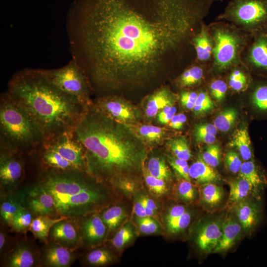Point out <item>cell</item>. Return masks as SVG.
<instances>
[{"instance_id": "cell-1", "label": "cell", "mask_w": 267, "mask_h": 267, "mask_svg": "<svg viewBox=\"0 0 267 267\" xmlns=\"http://www.w3.org/2000/svg\"><path fill=\"white\" fill-rule=\"evenodd\" d=\"M214 0H75L66 22L72 58L103 95L182 71Z\"/></svg>"}, {"instance_id": "cell-2", "label": "cell", "mask_w": 267, "mask_h": 267, "mask_svg": "<svg viewBox=\"0 0 267 267\" xmlns=\"http://www.w3.org/2000/svg\"><path fill=\"white\" fill-rule=\"evenodd\" d=\"M75 134L85 149L86 172L96 180L118 188L127 181L141 183L148 152L131 125L111 118L92 102Z\"/></svg>"}, {"instance_id": "cell-3", "label": "cell", "mask_w": 267, "mask_h": 267, "mask_svg": "<svg viewBox=\"0 0 267 267\" xmlns=\"http://www.w3.org/2000/svg\"><path fill=\"white\" fill-rule=\"evenodd\" d=\"M7 92L30 116L44 140L74 131L89 105L56 87L41 69L15 73Z\"/></svg>"}, {"instance_id": "cell-4", "label": "cell", "mask_w": 267, "mask_h": 267, "mask_svg": "<svg viewBox=\"0 0 267 267\" xmlns=\"http://www.w3.org/2000/svg\"><path fill=\"white\" fill-rule=\"evenodd\" d=\"M81 171H52L40 183L55 200L56 211L68 217L94 212L105 206L110 193L92 182Z\"/></svg>"}, {"instance_id": "cell-5", "label": "cell", "mask_w": 267, "mask_h": 267, "mask_svg": "<svg viewBox=\"0 0 267 267\" xmlns=\"http://www.w3.org/2000/svg\"><path fill=\"white\" fill-rule=\"evenodd\" d=\"M0 148L18 153L39 149L44 139L36 124L6 92L0 104Z\"/></svg>"}, {"instance_id": "cell-6", "label": "cell", "mask_w": 267, "mask_h": 267, "mask_svg": "<svg viewBox=\"0 0 267 267\" xmlns=\"http://www.w3.org/2000/svg\"><path fill=\"white\" fill-rule=\"evenodd\" d=\"M213 41V58L210 73L217 76L227 73L233 67L242 64V53L253 35L224 21L208 24Z\"/></svg>"}, {"instance_id": "cell-7", "label": "cell", "mask_w": 267, "mask_h": 267, "mask_svg": "<svg viewBox=\"0 0 267 267\" xmlns=\"http://www.w3.org/2000/svg\"><path fill=\"white\" fill-rule=\"evenodd\" d=\"M44 162L61 171L86 172L85 149L75 131L44 140L40 147Z\"/></svg>"}, {"instance_id": "cell-8", "label": "cell", "mask_w": 267, "mask_h": 267, "mask_svg": "<svg viewBox=\"0 0 267 267\" xmlns=\"http://www.w3.org/2000/svg\"><path fill=\"white\" fill-rule=\"evenodd\" d=\"M215 20L229 22L252 35L267 32V0H230Z\"/></svg>"}, {"instance_id": "cell-9", "label": "cell", "mask_w": 267, "mask_h": 267, "mask_svg": "<svg viewBox=\"0 0 267 267\" xmlns=\"http://www.w3.org/2000/svg\"><path fill=\"white\" fill-rule=\"evenodd\" d=\"M45 77L56 87L86 105L93 102L90 95L92 91L84 70L72 58L64 66L52 69H41Z\"/></svg>"}, {"instance_id": "cell-10", "label": "cell", "mask_w": 267, "mask_h": 267, "mask_svg": "<svg viewBox=\"0 0 267 267\" xmlns=\"http://www.w3.org/2000/svg\"><path fill=\"white\" fill-rule=\"evenodd\" d=\"M93 103L108 116L127 125H135L141 119V113L136 106L117 95H103Z\"/></svg>"}, {"instance_id": "cell-11", "label": "cell", "mask_w": 267, "mask_h": 267, "mask_svg": "<svg viewBox=\"0 0 267 267\" xmlns=\"http://www.w3.org/2000/svg\"><path fill=\"white\" fill-rule=\"evenodd\" d=\"M242 62L251 74L267 78V32L253 35L242 53Z\"/></svg>"}, {"instance_id": "cell-12", "label": "cell", "mask_w": 267, "mask_h": 267, "mask_svg": "<svg viewBox=\"0 0 267 267\" xmlns=\"http://www.w3.org/2000/svg\"><path fill=\"white\" fill-rule=\"evenodd\" d=\"M256 200L245 198L236 203L234 211L238 221L245 231H253L261 222L262 208L261 204Z\"/></svg>"}, {"instance_id": "cell-13", "label": "cell", "mask_w": 267, "mask_h": 267, "mask_svg": "<svg viewBox=\"0 0 267 267\" xmlns=\"http://www.w3.org/2000/svg\"><path fill=\"white\" fill-rule=\"evenodd\" d=\"M0 151V184L5 187L13 186L22 177V164L16 156L18 153L2 148Z\"/></svg>"}, {"instance_id": "cell-14", "label": "cell", "mask_w": 267, "mask_h": 267, "mask_svg": "<svg viewBox=\"0 0 267 267\" xmlns=\"http://www.w3.org/2000/svg\"><path fill=\"white\" fill-rule=\"evenodd\" d=\"M26 197L29 209L38 216L48 215L56 212L53 197L41 183L31 188Z\"/></svg>"}, {"instance_id": "cell-15", "label": "cell", "mask_w": 267, "mask_h": 267, "mask_svg": "<svg viewBox=\"0 0 267 267\" xmlns=\"http://www.w3.org/2000/svg\"><path fill=\"white\" fill-rule=\"evenodd\" d=\"M222 231V222L216 220L209 221L199 228L195 237V243L202 252H213L218 245Z\"/></svg>"}, {"instance_id": "cell-16", "label": "cell", "mask_w": 267, "mask_h": 267, "mask_svg": "<svg viewBox=\"0 0 267 267\" xmlns=\"http://www.w3.org/2000/svg\"><path fill=\"white\" fill-rule=\"evenodd\" d=\"M108 228L100 215L94 214L83 222L81 235L85 244L93 247L102 243L106 239Z\"/></svg>"}, {"instance_id": "cell-17", "label": "cell", "mask_w": 267, "mask_h": 267, "mask_svg": "<svg viewBox=\"0 0 267 267\" xmlns=\"http://www.w3.org/2000/svg\"><path fill=\"white\" fill-rule=\"evenodd\" d=\"M192 44L196 55L195 60L211 69L213 58L214 44L208 24L205 22L193 38Z\"/></svg>"}, {"instance_id": "cell-18", "label": "cell", "mask_w": 267, "mask_h": 267, "mask_svg": "<svg viewBox=\"0 0 267 267\" xmlns=\"http://www.w3.org/2000/svg\"><path fill=\"white\" fill-rule=\"evenodd\" d=\"M177 98V95L168 87L163 86L157 89L146 99V117L149 119L155 117L166 106L174 105Z\"/></svg>"}, {"instance_id": "cell-19", "label": "cell", "mask_w": 267, "mask_h": 267, "mask_svg": "<svg viewBox=\"0 0 267 267\" xmlns=\"http://www.w3.org/2000/svg\"><path fill=\"white\" fill-rule=\"evenodd\" d=\"M210 68L195 60L187 66L175 79L177 87L188 89L199 86L206 78Z\"/></svg>"}, {"instance_id": "cell-20", "label": "cell", "mask_w": 267, "mask_h": 267, "mask_svg": "<svg viewBox=\"0 0 267 267\" xmlns=\"http://www.w3.org/2000/svg\"><path fill=\"white\" fill-rule=\"evenodd\" d=\"M66 220L54 224L50 230V235L55 241L63 246L73 247L78 241V232L73 224Z\"/></svg>"}, {"instance_id": "cell-21", "label": "cell", "mask_w": 267, "mask_h": 267, "mask_svg": "<svg viewBox=\"0 0 267 267\" xmlns=\"http://www.w3.org/2000/svg\"><path fill=\"white\" fill-rule=\"evenodd\" d=\"M242 226L231 216L227 217L222 222V231L221 239L214 253L225 251L234 244L241 231Z\"/></svg>"}, {"instance_id": "cell-22", "label": "cell", "mask_w": 267, "mask_h": 267, "mask_svg": "<svg viewBox=\"0 0 267 267\" xmlns=\"http://www.w3.org/2000/svg\"><path fill=\"white\" fill-rule=\"evenodd\" d=\"M189 175L191 179L202 184L218 182L221 179L214 168L207 164L202 158L198 159L189 167Z\"/></svg>"}, {"instance_id": "cell-23", "label": "cell", "mask_w": 267, "mask_h": 267, "mask_svg": "<svg viewBox=\"0 0 267 267\" xmlns=\"http://www.w3.org/2000/svg\"><path fill=\"white\" fill-rule=\"evenodd\" d=\"M227 73L226 82L234 92L245 91L252 81L251 74L243 63L233 67Z\"/></svg>"}, {"instance_id": "cell-24", "label": "cell", "mask_w": 267, "mask_h": 267, "mask_svg": "<svg viewBox=\"0 0 267 267\" xmlns=\"http://www.w3.org/2000/svg\"><path fill=\"white\" fill-rule=\"evenodd\" d=\"M238 175L250 182L256 193L260 196L267 180L253 160H249L242 163Z\"/></svg>"}, {"instance_id": "cell-25", "label": "cell", "mask_w": 267, "mask_h": 267, "mask_svg": "<svg viewBox=\"0 0 267 267\" xmlns=\"http://www.w3.org/2000/svg\"><path fill=\"white\" fill-rule=\"evenodd\" d=\"M228 183L230 188L228 200L229 205L234 206L251 193H253L257 198H261L250 182L239 176L237 178L229 181Z\"/></svg>"}, {"instance_id": "cell-26", "label": "cell", "mask_w": 267, "mask_h": 267, "mask_svg": "<svg viewBox=\"0 0 267 267\" xmlns=\"http://www.w3.org/2000/svg\"><path fill=\"white\" fill-rule=\"evenodd\" d=\"M100 217L108 230L115 231L128 221V213L124 206L116 205L104 211Z\"/></svg>"}, {"instance_id": "cell-27", "label": "cell", "mask_w": 267, "mask_h": 267, "mask_svg": "<svg viewBox=\"0 0 267 267\" xmlns=\"http://www.w3.org/2000/svg\"><path fill=\"white\" fill-rule=\"evenodd\" d=\"M137 227L131 221H127L113 236L111 242L118 251H122L131 244L137 237Z\"/></svg>"}, {"instance_id": "cell-28", "label": "cell", "mask_w": 267, "mask_h": 267, "mask_svg": "<svg viewBox=\"0 0 267 267\" xmlns=\"http://www.w3.org/2000/svg\"><path fill=\"white\" fill-rule=\"evenodd\" d=\"M72 259L71 252L63 246H52L46 251L44 255L46 265L54 267H67L71 262Z\"/></svg>"}, {"instance_id": "cell-29", "label": "cell", "mask_w": 267, "mask_h": 267, "mask_svg": "<svg viewBox=\"0 0 267 267\" xmlns=\"http://www.w3.org/2000/svg\"><path fill=\"white\" fill-rule=\"evenodd\" d=\"M67 218L62 216L58 219H51L47 215H40L32 220L30 229L36 238L46 242L53 225L59 221L67 219Z\"/></svg>"}, {"instance_id": "cell-30", "label": "cell", "mask_w": 267, "mask_h": 267, "mask_svg": "<svg viewBox=\"0 0 267 267\" xmlns=\"http://www.w3.org/2000/svg\"><path fill=\"white\" fill-rule=\"evenodd\" d=\"M231 147H236L244 161L251 159V139L246 127H242L236 130L228 144Z\"/></svg>"}, {"instance_id": "cell-31", "label": "cell", "mask_w": 267, "mask_h": 267, "mask_svg": "<svg viewBox=\"0 0 267 267\" xmlns=\"http://www.w3.org/2000/svg\"><path fill=\"white\" fill-rule=\"evenodd\" d=\"M199 191L202 202L211 207L218 205L223 198L222 188L215 183L203 184Z\"/></svg>"}, {"instance_id": "cell-32", "label": "cell", "mask_w": 267, "mask_h": 267, "mask_svg": "<svg viewBox=\"0 0 267 267\" xmlns=\"http://www.w3.org/2000/svg\"><path fill=\"white\" fill-rule=\"evenodd\" d=\"M134 130L144 142L150 144L160 142L167 133L164 128L146 124L140 125Z\"/></svg>"}, {"instance_id": "cell-33", "label": "cell", "mask_w": 267, "mask_h": 267, "mask_svg": "<svg viewBox=\"0 0 267 267\" xmlns=\"http://www.w3.org/2000/svg\"><path fill=\"white\" fill-rule=\"evenodd\" d=\"M253 85L250 92L252 104L259 111L267 112V81L256 82Z\"/></svg>"}, {"instance_id": "cell-34", "label": "cell", "mask_w": 267, "mask_h": 267, "mask_svg": "<svg viewBox=\"0 0 267 267\" xmlns=\"http://www.w3.org/2000/svg\"><path fill=\"white\" fill-rule=\"evenodd\" d=\"M147 170L152 176L165 180L171 179V173L164 159L159 156H151L148 161Z\"/></svg>"}, {"instance_id": "cell-35", "label": "cell", "mask_w": 267, "mask_h": 267, "mask_svg": "<svg viewBox=\"0 0 267 267\" xmlns=\"http://www.w3.org/2000/svg\"><path fill=\"white\" fill-rule=\"evenodd\" d=\"M34 263L32 253L23 247L16 249L8 257V265L10 267H30Z\"/></svg>"}, {"instance_id": "cell-36", "label": "cell", "mask_w": 267, "mask_h": 267, "mask_svg": "<svg viewBox=\"0 0 267 267\" xmlns=\"http://www.w3.org/2000/svg\"><path fill=\"white\" fill-rule=\"evenodd\" d=\"M143 177L145 185L149 191L155 196L162 197L168 193L169 188L167 181L152 176L145 168Z\"/></svg>"}, {"instance_id": "cell-37", "label": "cell", "mask_w": 267, "mask_h": 267, "mask_svg": "<svg viewBox=\"0 0 267 267\" xmlns=\"http://www.w3.org/2000/svg\"><path fill=\"white\" fill-rule=\"evenodd\" d=\"M167 144L176 158L186 161L190 159V149L184 137L179 136L171 139Z\"/></svg>"}, {"instance_id": "cell-38", "label": "cell", "mask_w": 267, "mask_h": 267, "mask_svg": "<svg viewBox=\"0 0 267 267\" xmlns=\"http://www.w3.org/2000/svg\"><path fill=\"white\" fill-rule=\"evenodd\" d=\"M237 118V112L234 108H228L222 111L215 118L214 125L222 132L228 131Z\"/></svg>"}, {"instance_id": "cell-39", "label": "cell", "mask_w": 267, "mask_h": 267, "mask_svg": "<svg viewBox=\"0 0 267 267\" xmlns=\"http://www.w3.org/2000/svg\"><path fill=\"white\" fill-rule=\"evenodd\" d=\"M208 89L211 96L218 102H220L226 97L229 88L226 81L216 77L209 82Z\"/></svg>"}, {"instance_id": "cell-40", "label": "cell", "mask_w": 267, "mask_h": 267, "mask_svg": "<svg viewBox=\"0 0 267 267\" xmlns=\"http://www.w3.org/2000/svg\"><path fill=\"white\" fill-rule=\"evenodd\" d=\"M32 218L30 212L22 206L14 216L11 226L17 232L25 231L30 227Z\"/></svg>"}, {"instance_id": "cell-41", "label": "cell", "mask_w": 267, "mask_h": 267, "mask_svg": "<svg viewBox=\"0 0 267 267\" xmlns=\"http://www.w3.org/2000/svg\"><path fill=\"white\" fill-rule=\"evenodd\" d=\"M135 222L139 232L143 235H152L161 232L160 224L153 217H136Z\"/></svg>"}, {"instance_id": "cell-42", "label": "cell", "mask_w": 267, "mask_h": 267, "mask_svg": "<svg viewBox=\"0 0 267 267\" xmlns=\"http://www.w3.org/2000/svg\"><path fill=\"white\" fill-rule=\"evenodd\" d=\"M191 218V214L187 210L180 217L165 223L166 231L172 235L182 232L189 226Z\"/></svg>"}, {"instance_id": "cell-43", "label": "cell", "mask_w": 267, "mask_h": 267, "mask_svg": "<svg viewBox=\"0 0 267 267\" xmlns=\"http://www.w3.org/2000/svg\"><path fill=\"white\" fill-rule=\"evenodd\" d=\"M113 255L105 249H96L89 252L87 257L88 262L92 265L102 266L114 261Z\"/></svg>"}, {"instance_id": "cell-44", "label": "cell", "mask_w": 267, "mask_h": 267, "mask_svg": "<svg viewBox=\"0 0 267 267\" xmlns=\"http://www.w3.org/2000/svg\"><path fill=\"white\" fill-rule=\"evenodd\" d=\"M22 205L13 198L8 199L0 205V216L3 221L11 226L12 219Z\"/></svg>"}, {"instance_id": "cell-45", "label": "cell", "mask_w": 267, "mask_h": 267, "mask_svg": "<svg viewBox=\"0 0 267 267\" xmlns=\"http://www.w3.org/2000/svg\"><path fill=\"white\" fill-rule=\"evenodd\" d=\"M177 193L179 199L185 202L193 201L196 196V190L190 181L183 179L177 187Z\"/></svg>"}, {"instance_id": "cell-46", "label": "cell", "mask_w": 267, "mask_h": 267, "mask_svg": "<svg viewBox=\"0 0 267 267\" xmlns=\"http://www.w3.org/2000/svg\"><path fill=\"white\" fill-rule=\"evenodd\" d=\"M221 155L220 146L217 144H211L203 152L202 159L207 164L214 168L219 166Z\"/></svg>"}, {"instance_id": "cell-47", "label": "cell", "mask_w": 267, "mask_h": 267, "mask_svg": "<svg viewBox=\"0 0 267 267\" xmlns=\"http://www.w3.org/2000/svg\"><path fill=\"white\" fill-rule=\"evenodd\" d=\"M214 105L208 91L201 90L198 92L193 110L196 113H202L211 109Z\"/></svg>"}, {"instance_id": "cell-48", "label": "cell", "mask_w": 267, "mask_h": 267, "mask_svg": "<svg viewBox=\"0 0 267 267\" xmlns=\"http://www.w3.org/2000/svg\"><path fill=\"white\" fill-rule=\"evenodd\" d=\"M168 161L175 172L182 178L191 181L189 175V167L187 161L177 158L168 156Z\"/></svg>"}, {"instance_id": "cell-49", "label": "cell", "mask_w": 267, "mask_h": 267, "mask_svg": "<svg viewBox=\"0 0 267 267\" xmlns=\"http://www.w3.org/2000/svg\"><path fill=\"white\" fill-rule=\"evenodd\" d=\"M224 163L228 170L232 173H238L242 163L238 155L234 151H228L224 158Z\"/></svg>"}, {"instance_id": "cell-50", "label": "cell", "mask_w": 267, "mask_h": 267, "mask_svg": "<svg viewBox=\"0 0 267 267\" xmlns=\"http://www.w3.org/2000/svg\"><path fill=\"white\" fill-rule=\"evenodd\" d=\"M197 95L198 92L196 91H181L179 97L181 105L187 109H193Z\"/></svg>"}, {"instance_id": "cell-51", "label": "cell", "mask_w": 267, "mask_h": 267, "mask_svg": "<svg viewBox=\"0 0 267 267\" xmlns=\"http://www.w3.org/2000/svg\"><path fill=\"white\" fill-rule=\"evenodd\" d=\"M137 195L145 208L147 216L153 217L158 210V206L156 202L144 193L138 194Z\"/></svg>"}, {"instance_id": "cell-52", "label": "cell", "mask_w": 267, "mask_h": 267, "mask_svg": "<svg viewBox=\"0 0 267 267\" xmlns=\"http://www.w3.org/2000/svg\"><path fill=\"white\" fill-rule=\"evenodd\" d=\"M187 211V208L183 205L177 204L171 206L164 216L165 223L180 217Z\"/></svg>"}, {"instance_id": "cell-53", "label": "cell", "mask_w": 267, "mask_h": 267, "mask_svg": "<svg viewBox=\"0 0 267 267\" xmlns=\"http://www.w3.org/2000/svg\"><path fill=\"white\" fill-rule=\"evenodd\" d=\"M177 108L174 105L167 106L157 114L158 122L161 124L169 123L176 114Z\"/></svg>"}, {"instance_id": "cell-54", "label": "cell", "mask_w": 267, "mask_h": 267, "mask_svg": "<svg viewBox=\"0 0 267 267\" xmlns=\"http://www.w3.org/2000/svg\"><path fill=\"white\" fill-rule=\"evenodd\" d=\"M218 129L214 124H204L195 126L194 130V135L208 134L216 135Z\"/></svg>"}, {"instance_id": "cell-55", "label": "cell", "mask_w": 267, "mask_h": 267, "mask_svg": "<svg viewBox=\"0 0 267 267\" xmlns=\"http://www.w3.org/2000/svg\"><path fill=\"white\" fill-rule=\"evenodd\" d=\"M186 121V117L184 114H175L169 123V126L176 130H180Z\"/></svg>"}, {"instance_id": "cell-56", "label": "cell", "mask_w": 267, "mask_h": 267, "mask_svg": "<svg viewBox=\"0 0 267 267\" xmlns=\"http://www.w3.org/2000/svg\"><path fill=\"white\" fill-rule=\"evenodd\" d=\"M133 211L136 217L142 218L147 216L145 208L137 195L134 199Z\"/></svg>"}, {"instance_id": "cell-57", "label": "cell", "mask_w": 267, "mask_h": 267, "mask_svg": "<svg viewBox=\"0 0 267 267\" xmlns=\"http://www.w3.org/2000/svg\"><path fill=\"white\" fill-rule=\"evenodd\" d=\"M197 142L204 143L208 144H213L216 140V135L213 134H201L194 135Z\"/></svg>"}, {"instance_id": "cell-58", "label": "cell", "mask_w": 267, "mask_h": 267, "mask_svg": "<svg viewBox=\"0 0 267 267\" xmlns=\"http://www.w3.org/2000/svg\"><path fill=\"white\" fill-rule=\"evenodd\" d=\"M5 236L2 232L0 233V249H1L5 243Z\"/></svg>"}]
</instances>
